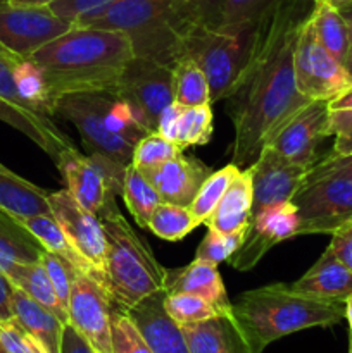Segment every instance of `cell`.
Masks as SVG:
<instances>
[{
    "label": "cell",
    "instance_id": "obj_46",
    "mask_svg": "<svg viewBox=\"0 0 352 353\" xmlns=\"http://www.w3.org/2000/svg\"><path fill=\"white\" fill-rule=\"evenodd\" d=\"M113 2H116V0H55L48 7L55 16L75 24V21L81 17L83 14L99 10Z\"/></svg>",
    "mask_w": 352,
    "mask_h": 353
},
{
    "label": "cell",
    "instance_id": "obj_18",
    "mask_svg": "<svg viewBox=\"0 0 352 353\" xmlns=\"http://www.w3.org/2000/svg\"><path fill=\"white\" fill-rule=\"evenodd\" d=\"M211 172L213 171L199 159L182 152L171 161L144 171L141 174L157 190L162 202L188 207Z\"/></svg>",
    "mask_w": 352,
    "mask_h": 353
},
{
    "label": "cell",
    "instance_id": "obj_60",
    "mask_svg": "<svg viewBox=\"0 0 352 353\" xmlns=\"http://www.w3.org/2000/svg\"><path fill=\"white\" fill-rule=\"evenodd\" d=\"M0 2H6V0H0Z\"/></svg>",
    "mask_w": 352,
    "mask_h": 353
},
{
    "label": "cell",
    "instance_id": "obj_40",
    "mask_svg": "<svg viewBox=\"0 0 352 353\" xmlns=\"http://www.w3.org/2000/svg\"><path fill=\"white\" fill-rule=\"evenodd\" d=\"M113 353H154L128 310L113 307Z\"/></svg>",
    "mask_w": 352,
    "mask_h": 353
},
{
    "label": "cell",
    "instance_id": "obj_26",
    "mask_svg": "<svg viewBox=\"0 0 352 353\" xmlns=\"http://www.w3.org/2000/svg\"><path fill=\"white\" fill-rule=\"evenodd\" d=\"M12 317L24 330L30 331L48 353H61L62 331L66 324L19 288H14L12 292Z\"/></svg>",
    "mask_w": 352,
    "mask_h": 353
},
{
    "label": "cell",
    "instance_id": "obj_30",
    "mask_svg": "<svg viewBox=\"0 0 352 353\" xmlns=\"http://www.w3.org/2000/svg\"><path fill=\"white\" fill-rule=\"evenodd\" d=\"M19 221L41 245L47 252L55 254L57 257L64 259L72 269L79 272H85V274L93 276L92 268H90L88 262L81 257V255L76 252V248L69 243L68 236L64 234V231L61 230L57 221L54 219V216H33V217H21Z\"/></svg>",
    "mask_w": 352,
    "mask_h": 353
},
{
    "label": "cell",
    "instance_id": "obj_10",
    "mask_svg": "<svg viewBox=\"0 0 352 353\" xmlns=\"http://www.w3.org/2000/svg\"><path fill=\"white\" fill-rule=\"evenodd\" d=\"M295 79L299 92L309 100L331 102L352 86L344 64L316 40L309 16L304 21L297 40Z\"/></svg>",
    "mask_w": 352,
    "mask_h": 353
},
{
    "label": "cell",
    "instance_id": "obj_38",
    "mask_svg": "<svg viewBox=\"0 0 352 353\" xmlns=\"http://www.w3.org/2000/svg\"><path fill=\"white\" fill-rule=\"evenodd\" d=\"M164 309L178 326L202 323L217 314H223V310L217 309L216 305L192 293H166Z\"/></svg>",
    "mask_w": 352,
    "mask_h": 353
},
{
    "label": "cell",
    "instance_id": "obj_56",
    "mask_svg": "<svg viewBox=\"0 0 352 353\" xmlns=\"http://www.w3.org/2000/svg\"><path fill=\"white\" fill-rule=\"evenodd\" d=\"M0 172H12V171H10V169H7L6 165H3L2 162H0Z\"/></svg>",
    "mask_w": 352,
    "mask_h": 353
},
{
    "label": "cell",
    "instance_id": "obj_49",
    "mask_svg": "<svg viewBox=\"0 0 352 353\" xmlns=\"http://www.w3.org/2000/svg\"><path fill=\"white\" fill-rule=\"evenodd\" d=\"M61 353H97L83 334H79L71 324H66L62 331Z\"/></svg>",
    "mask_w": 352,
    "mask_h": 353
},
{
    "label": "cell",
    "instance_id": "obj_25",
    "mask_svg": "<svg viewBox=\"0 0 352 353\" xmlns=\"http://www.w3.org/2000/svg\"><path fill=\"white\" fill-rule=\"evenodd\" d=\"M0 121H3L14 130L21 131L31 141H35L48 157L54 159V162H57L62 152L68 150V148H75V143L59 130L54 119L24 112V110L10 105L2 99H0Z\"/></svg>",
    "mask_w": 352,
    "mask_h": 353
},
{
    "label": "cell",
    "instance_id": "obj_52",
    "mask_svg": "<svg viewBox=\"0 0 352 353\" xmlns=\"http://www.w3.org/2000/svg\"><path fill=\"white\" fill-rule=\"evenodd\" d=\"M330 109H352V86L349 90H345L342 95H338L337 99H333L331 102H328Z\"/></svg>",
    "mask_w": 352,
    "mask_h": 353
},
{
    "label": "cell",
    "instance_id": "obj_29",
    "mask_svg": "<svg viewBox=\"0 0 352 353\" xmlns=\"http://www.w3.org/2000/svg\"><path fill=\"white\" fill-rule=\"evenodd\" d=\"M6 276L12 283L14 288H19L30 299L57 316L62 323L68 324V310L62 307L41 261L33 262V264H14Z\"/></svg>",
    "mask_w": 352,
    "mask_h": 353
},
{
    "label": "cell",
    "instance_id": "obj_31",
    "mask_svg": "<svg viewBox=\"0 0 352 353\" xmlns=\"http://www.w3.org/2000/svg\"><path fill=\"white\" fill-rule=\"evenodd\" d=\"M309 19L321 47L344 64L349 47V30L344 14L324 0H320L314 3Z\"/></svg>",
    "mask_w": 352,
    "mask_h": 353
},
{
    "label": "cell",
    "instance_id": "obj_21",
    "mask_svg": "<svg viewBox=\"0 0 352 353\" xmlns=\"http://www.w3.org/2000/svg\"><path fill=\"white\" fill-rule=\"evenodd\" d=\"M289 286L311 299L345 302L352 295V271L326 248L316 264Z\"/></svg>",
    "mask_w": 352,
    "mask_h": 353
},
{
    "label": "cell",
    "instance_id": "obj_20",
    "mask_svg": "<svg viewBox=\"0 0 352 353\" xmlns=\"http://www.w3.org/2000/svg\"><path fill=\"white\" fill-rule=\"evenodd\" d=\"M164 295L159 292L148 296L128 314L154 353H190L182 327L166 312Z\"/></svg>",
    "mask_w": 352,
    "mask_h": 353
},
{
    "label": "cell",
    "instance_id": "obj_33",
    "mask_svg": "<svg viewBox=\"0 0 352 353\" xmlns=\"http://www.w3.org/2000/svg\"><path fill=\"white\" fill-rule=\"evenodd\" d=\"M173 95L182 107H199L211 102L209 81L206 72L193 59L179 57L173 65Z\"/></svg>",
    "mask_w": 352,
    "mask_h": 353
},
{
    "label": "cell",
    "instance_id": "obj_24",
    "mask_svg": "<svg viewBox=\"0 0 352 353\" xmlns=\"http://www.w3.org/2000/svg\"><path fill=\"white\" fill-rule=\"evenodd\" d=\"M252 176L251 169H240L226 193L207 219L206 226L217 233H240L247 230L252 216Z\"/></svg>",
    "mask_w": 352,
    "mask_h": 353
},
{
    "label": "cell",
    "instance_id": "obj_50",
    "mask_svg": "<svg viewBox=\"0 0 352 353\" xmlns=\"http://www.w3.org/2000/svg\"><path fill=\"white\" fill-rule=\"evenodd\" d=\"M14 285L3 272H0V321L12 319Z\"/></svg>",
    "mask_w": 352,
    "mask_h": 353
},
{
    "label": "cell",
    "instance_id": "obj_2",
    "mask_svg": "<svg viewBox=\"0 0 352 353\" xmlns=\"http://www.w3.org/2000/svg\"><path fill=\"white\" fill-rule=\"evenodd\" d=\"M133 57L126 33L86 26H72L30 55L43 71L54 105L69 93L117 92Z\"/></svg>",
    "mask_w": 352,
    "mask_h": 353
},
{
    "label": "cell",
    "instance_id": "obj_35",
    "mask_svg": "<svg viewBox=\"0 0 352 353\" xmlns=\"http://www.w3.org/2000/svg\"><path fill=\"white\" fill-rule=\"evenodd\" d=\"M238 171H240V169L230 162L228 165L217 169V171H213L207 176V179L202 183L199 192H197L195 199H193L192 203L188 205L190 212L193 214L197 223H207V219L213 216L214 209H216L217 203L221 202V199H223V195L226 193L228 186L233 181L235 176L238 174Z\"/></svg>",
    "mask_w": 352,
    "mask_h": 353
},
{
    "label": "cell",
    "instance_id": "obj_6",
    "mask_svg": "<svg viewBox=\"0 0 352 353\" xmlns=\"http://www.w3.org/2000/svg\"><path fill=\"white\" fill-rule=\"evenodd\" d=\"M97 216L106 234L102 286L114 305L130 310L148 296L164 292L166 269L124 219L117 203H109Z\"/></svg>",
    "mask_w": 352,
    "mask_h": 353
},
{
    "label": "cell",
    "instance_id": "obj_32",
    "mask_svg": "<svg viewBox=\"0 0 352 353\" xmlns=\"http://www.w3.org/2000/svg\"><path fill=\"white\" fill-rule=\"evenodd\" d=\"M14 81L19 92L21 99L26 103L30 110L40 116L54 119L55 105L52 100L50 92H48L47 81H45L43 71L40 65L30 57H23L14 64L12 68Z\"/></svg>",
    "mask_w": 352,
    "mask_h": 353
},
{
    "label": "cell",
    "instance_id": "obj_39",
    "mask_svg": "<svg viewBox=\"0 0 352 353\" xmlns=\"http://www.w3.org/2000/svg\"><path fill=\"white\" fill-rule=\"evenodd\" d=\"M182 152L183 148L178 143H175V141L166 138L164 134L157 133V131H152V133L145 134L137 143L131 164L138 171L144 172L148 171V169L159 168V165L171 161L173 157L179 155Z\"/></svg>",
    "mask_w": 352,
    "mask_h": 353
},
{
    "label": "cell",
    "instance_id": "obj_59",
    "mask_svg": "<svg viewBox=\"0 0 352 353\" xmlns=\"http://www.w3.org/2000/svg\"><path fill=\"white\" fill-rule=\"evenodd\" d=\"M313 2H314V3H316V2H320V0H313Z\"/></svg>",
    "mask_w": 352,
    "mask_h": 353
},
{
    "label": "cell",
    "instance_id": "obj_14",
    "mask_svg": "<svg viewBox=\"0 0 352 353\" xmlns=\"http://www.w3.org/2000/svg\"><path fill=\"white\" fill-rule=\"evenodd\" d=\"M328 137H331L330 105L326 100H313L290 117L266 147H271L293 164L311 169L320 161L317 147Z\"/></svg>",
    "mask_w": 352,
    "mask_h": 353
},
{
    "label": "cell",
    "instance_id": "obj_13",
    "mask_svg": "<svg viewBox=\"0 0 352 353\" xmlns=\"http://www.w3.org/2000/svg\"><path fill=\"white\" fill-rule=\"evenodd\" d=\"M71 28L72 24L55 16L50 7L0 2V43L21 57H30Z\"/></svg>",
    "mask_w": 352,
    "mask_h": 353
},
{
    "label": "cell",
    "instance_id": "obj_16",
    "mask_svg": "<svg viewBox=\"0 0 352 353\" xmlns=\"http://www.w3.org/2000/svg\"><path fill=\"white\" fill-rule=\"evenodd\" d=\"M299 214L292 202L269 205L251 217L240 248L228 259V264L238 271H248L275 245L297 236Z\"/></svg>",
    "mask_w": 352,
    "mask_h": 353
},
{
    "label": "cell",
    "instance_id": "obj_34",
    "mask_svg": "<svg viewBox=\"0 0 352 353\" xmlns=\"http://www.w3.org/2000/svg\"><path fill=\"white\" fill-rule=\"evenodd\" d=\"M121 196L140 228H148V221H150L155 207L162 202L157 190L133 164H128L126 168Z\"/></svg>",
    "mask_w": 352,
    "mask_h": 353
},
{
    "label": "cell",
    "instance_id": "obj_19",
    "mask_svg": "<svg viewBox=\"0 0 352 353\" xmlns=\"http://www.w3.org/2000/svg\"><path fill=\"white\" fill-rule=\"evenodd\" d=\"M182 327L190 353H257L233 312H223L202 323Z\"/></svg>",
    "mask_w": 352,
    "mask_h": 353
},
{
    "label": "cell",
    "instance_id": "obj_15",
    "mask_svg": "<svg viewBox=\"0 0 352 353\" xmlns=\"http://www.w3.org/2000/svg\"><path fill=\"white\" fill-rule=\"evenodd\" d=\"M50 210L69 243L90 264L93 278L102 285L106 272V234L99 216L83 209L68 190L48 195Z\"/></svg>",
    "mask_w": 352,
    "mask_h": 353
},
{
    "label": "cell",
    "instance_id": "obj_37",
    "mask_svg": "<svg viewBox=\"0 0 352 353\" xmlns=\"http://www.w3.org/2000/svg\"><path fill=\"white\" fill-rule=\"evenodd\" d=\"M278 0H223V33L252 30L275 7Z\"/></svg>",
    "mask_w": 352,
    "mask_h": 353
},
{
    "label": "cell",
    "instance_id": "obj_8",
    "mask_svg": "<svg viewBox=\"0 0 352 353\" xmlns=\"http://www.w3.org/2000/svg\"><path fill=\"white\" fill-rule=\"evenodd\" d=\"M66 190L72 199L93 214H100L109 203L123 195L124 176L128 165L104 154H79L68 148L55 162Z\"/></svg>",
    "mask_w": 352,
    "mask_h": 353
},
{
    "label": "cell",
    "instance_id": "obj_58",
    "mask_svg": "<svg viewBox=\"0 0 352 353\" xmlns=\"http://www.w3.org/2000/svg\"><path fill=\"white\" fill-rule=\"evenodd\" d=\"M0 353H7V352H6V348H3V345H2V343H0Z\"/></svg>",
    "mask_w": 352,
    "mask_h": 353
},
{
    "label": "cell",
    "instance_id": "obj_57",
    "mask_svg": "<svg viewBox=\"0 0 352 353\" xmlns=\"http://www.w3.org/2000/svg\"><path fill=\"white\" fill-rule=\"evenodd\" d=\"M349 353H352V331H351V336H349Z\"/></svg>",
    "mask_w": 352,
    "mask_h": 353
},
{
    "label": "cell",
    "instance_id": "obj_55",
    "mask_svg": "<svg viewBox=\"0 0 352 353\" xmlns=\"http://www.w3.org/2000/svg\"><path fill=\"white\" fill-rule=\"evenodd\" d=\"M345 319H347L349 327L352 331V295L345 300Z\"/></svg>",
    "mask_w": 352,
    "mask_h": 353
},
{
    "label": "cell",
    "instance_id": "obj_42",
    "mask_svg": "<svg viewBox=\"0 0 352 353\" xmlns=\"http://www.w3.org/2000/svg\"><path fill=\"white\" fill-rule=\"evenodd\" d=\"M0 343L7 353H48L47 348L14 317L0 321Z\"/></svg>",
    "mask_w": 352,
    "mask_h": 353
},
{
    "label": "cell",
    "instance_id": "obj_3",
    "mask_svg": "<svg viewBox=\"0 0 352 353\" xmlns=\"http://www.w3.org/2000/svg\"><path fill=\"white\" fill-rule=\"evenodd\" d=\"M72 26L123 31L135 57L175 65L182 57L186 33L195 26L182 0H116L83 14Z\"/></svg>",
    "mask_w": 352,
    "mask_h": 353
},
{
    "label": "cell",
    "instance_id": "obj_5",
    "mask_svg": "<svg viewBox=\"0 0 352 353\" xmlns=\"http://www.w3.org/2000/svg\"><path fill=\"white\" fill-rule=\"evenodd\" d=\"M55 116L78 130L88 154H104L131 164L135 147L152 133L140 112L117 92H83L61 97Z\"/></svg>",
    "mask_w": 352,
    "mask_h": 353
},
{
    "label": "cell",
    "instance_id": "obj_51",
    "mask_svg": "<svg viewBox=\"0 0 352 353\" xmlns=\"http://www.w3.org/2000/svg\"><path fill=\"white\" fill-rule=\"evenodd\" d=\"M340 12L344 14L345 21H347V30H349V47H347V55H345V61H344V68L352 81V6L347 7V9L340 10Z\"/></svg>",
    "mask_w": 352,
    "mask_h": 353
},
{
    "label": "cell",
    "instance_id": "obj_23",
    "mask_svg": "<svg viewBox=\"0 0 352 353\" xmlns=\"http://www.w3.org/2000/svg\"><path fill=\"white\" fill-rule=\"evenodd\" d=\"M213 103L199 107H182L178 103L169 105L161 114L157 133L178 143L185 150L195 145H206L213 138Z\"/></svg>",
    "mask_w": 352,
    "mask_h": 353
},
{
    "label": "cell",
    "instance_id": "obj_43",
    "mask_svg": "<svg viewBox=\"0 0 352 353\" xmlns=\"http://www.w3.org/2000/svg\"><path fill=\"white\" fill-rule=\"evenodd\" d=\"M41 264H43L45 271H47L48 278H50L52 286H54L62 307L68 310L69 296H71V286H72V279H75V274H76V269H72L64 259L57 257V255L50 254V252H45L43 257H41Z\"/></svg>",
    "mask_w": 352,
    "mask_h": 353
},
{
    "label": "cell",
    "instance_id": "obj_45",
    "mask_svg": "<svg viewBox=\"0 0 352 353\" xmlns=\"http://www.w3.org/2000/svg\"><path fill=\"white\" fill-rule=\"evenodd\" d=\"M330 130L335 137L330 155H352V109H330Z\"/></svg>",
    "mask_w": 352,
    "mask_h": 353
},
{
    "label": "cell",
    "instance_id": "obj_4",
    "mask_svg": "<svg viewBox=\"0 0 352 353\" xmlns=\"http://www.w3.org/2000/svg\"><path fill=\"white\" fill-rule=\"evenodd\" d=\"M231 312L257 353L286 334L330 327L345 319V302H326L295 293L289 285L251 290L231 303Z\"/></svg>",
    "mask_w": 352,
    "mask_h": 353
},
{
    "label": "cell",
    "instance_id": "obj_28",
    "mask_svg": "<svg viewBox=\"0 0 352 353\" xmlns=\"http://www.w3.org/2000/svg\"><path fill=\"white\" fill-rule=\"evenodd\" d=\"M45 248L16 217L0 210V272L7 274L14 264L40 262Z\"/></svg>",
    "mask_w": 352,
    "mask_h": 353
},
{
    "label": "cell",
    "instance_id": "obj_36",
    "mask_svg": "<svg viewBox=\"0 0 352 353\" xmlns=\"http://www.w3.org/2000/svg\"><path fill=\"white\" fill-rule=\"evenodd\" d=\"M197 226H200L195 221L193 214L188 207L175 205V203L161 202L155 207L148 228L155 236L168 241H179L192 233Z\"/></svg>",
    "mask_w": 352,
    "mask_h": 353
},
{
    "label": "cell",
    "instance_id": "obj_27",
    "mask_svg": "<svg viewBox=\"0 0 352 353\" xmlns=\"http://www.w3.org/2000/svg\"><path fill=\"white\" fill-rule=\"evenodd\" d=\"M50 192L21 178L16 172H0V210L21 217L52 216Z\"/></svg>",
    "mask_w": 352,
    "mask_h": 353
},
{
    "label": "cell",
    "instance_id": "obj_1",
    "mask_svg": "<svg viewBox=\"0 0 352 353\" xmlns=\"http://www.w3.org/2000/svg\"><path fill=\"white\" fill-rule=\"evenodd\" d=\"M309 14L299 0H278L257 26V43L244 76L226 97L235 128L231 164L251 168L273 134L307 105L297 88L295 48Z\"/></svg>",
    "mask_w": 352,
    "mask_h": 353
},
{
    "label": "cell",
    "instance_id": "obj_47",
    "mask_svg": "<svg viewBox=\"0 0 352 353\" xmlns=\"http://www.w3.org/2000/svg\"><path fill=\"white\" fill-rule=\"evenodd\" d=\"M324 174H344L352 178V155H330L320 157V161L309 169L306 179L320 178Z\"/></svg>",
    "mask_w": 352,
    "mask_h": 353
},
{
    "label": "cell",
    "instance_id": "obj_44",
    "mask_svg": "<svg viewBox=\"0 0 352 353\" xmlns=\"http://www.w3.org/2000/svg\"><path fill=\"white\" fill-rule=\"evenodd\" d=\"M197 26L219 31L223 26V0H182Z\"/></svg>",
    "mask_w": 352,
    "mask_h": 353
},
{
    "label": "cell",
    "instance_id": "obj_22",
    "mask_svg": "<svg viewBox=\"0 0 352 353\" xmlns=\"http://www.w3.org/2000/svg\"><path fill=\"white\" fill-rule=\"evenodd\" d=\"M166 293H192L202 296L223 312H230L231 302L226 295L217 265L193 259L192 264L179 269H166Z\"/></svg>",
    "mask_w": 352,
    "mask_h": 353
},
{
    "label": "cell",
    "instance_id": "obj_17",
    "mask_svg": "<svg viewBox=\"0 0 352 353\" xmlns=\"http://www.w3.org/2000/svg\"><path fill=\"white\" fill-rule=\"evenodd\" d=\"M252 176V216L269 205L292 202L295 193L302 186L309 169L293 164L271 147H264L254 164L251 165ZM251 216V217H252Z\"/></svg>",
    "mask_w": 352,
    "mask_h": 353
},
{
    "label": "cell",
    "instance_id": "obj_41",
    "mask_svg": "<svg viewBox=\"0 0 352 353\" xmlns=\"http://www.w3.org/2000/svg\"><path fill=\"white\" fill-rule=\"evenodd\" d=\"M244 238L245 231L224 234L209 230L204 240L200 241L199 248H197L195 259L214 265H219L221 262H228V259L240 248Z\"/></svg>",
    "mask_w": 352,
    "mask_h": 353
},
{
    "label": "cell",
    "instance_id": "obj_7",
    "mask_svg": "<svg viewBox=\"0 0 352 353\" xmlns=\"http://www.w3.org/2000/svg\"><path fill=\"white\" fill-rule=\"evenodd\" d=\"M257 26L242 33H223L195 24L186 33L182 57L193 59L206 72L211 102L226 99L242 79L254 55Z\"/></svg>",
    "mask_w": 352,
    "mask_h": 353
},
{
    "label": "cell",
    "instance_id": "obj_9",
    "mask_svg": "<svg viewBox=\"0 0 352 353\" xmlns=\"http://www.w3.org/2000/svg\"><path fill=\"white\" fill-rule=\"evenodd\" d=\"M292 203L299 214L297 236L333 234L352 219V178L324 174L304 179Z\"/></svg>",
    "mask_w": 352,
    "mask_h": 353
},
{
    "label": "cell",
    "instance_id": "obj_53",
    "mask_svg": "<svg viewBox=\"0 0 352 353\" xmlns=\"http://www.w3.org/2000/svg\"><path fill=\"white\" fill-rule=\"evenodd\" d=\"M10 6H26V7H48L55 0H6Z\"/></svg>",
    "mask_w": 352,
    "mask_h": 353
},
{
    "label": "cell",
    "instance_id": "obj_54",
    "mask_svg": "<svg viewBox=\"0 0 352 353\" xmlns=\"http://www.w3.org/2000/svg\"><path fill=\"white\" fill-rule=\"evenodd\" d=\"M324 2H328L330 6H333L335 9H338V10H344V9H347V7L352 6V0H324Z\"/></svg>",
    "mask_w": 352,
    "mask_h": 353
},
{
    "label": "cell",
    "instance_id": "obj_11",
    "mask_svg": "<svg viewBox=\"0 0 352 353\" xmlns=\"http://www.w3.org/2000/svg\"><path fill=\"white\" fill-rule=\"evenodd\" d=\"M113 300L93 276L76 271L68 305V323L97 353H113Z\"/></svg>",
    "mask_w": 352,
    "mask_h": 353
},
{
    "label": "cell",
    "instance_id": "obj_48",
    "mask_svg": "<svg viewBox=\"0 0 352 353\" xmlns=\"http://www.w3.org/2000/svg\"><path fill=\"white\" fill-rule=\"evenodd\" d=\"M331 254L344 262L349 269L352 271V219L347 221L342 228H338L333 234H331V241L328 245Z\"/></svg>",
    "mask_w": 352,
    "mask_h": 353
},
{
    "label": "cell",
    "instance_id": "obj_12",
    "mask_svg": "<svg viewBox=\"0 0 352 353\" xmlns=\"http://www.w3.org/2000/svg\"><path fill=\"white\" fill-rule=\"evenodd\" d=\"M117 93L144 116L150 131H157L161 114L175 103L173 68L150 59L133 57L124 69Z\"/></svg>",
    "mask_w": 352,
    "mask_h": 353
}]
</instances>
